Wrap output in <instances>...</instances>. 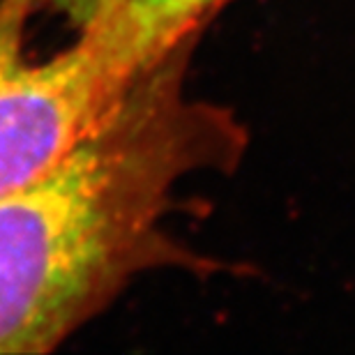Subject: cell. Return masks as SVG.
<instances>
[{
    "instance_id": "1",
    "label": "cell",
    "mask_w": 355,
    "mask_h": 355,
    "mask_svg": "<svg viewBox=\"0 0 355 355\" xmlns=\"http://www.w3.org/2000/svg\"><path fill=\"white\" fill-rule=\"evenodd\" d=\"M194 42L148 67L58 164L0 194V355L53 351L137 277L194 266L168 233L175 191L245 146L233 116L187 95Z\"/></svg>"
},
{
    "instance_id": "2",
    "label": "cell",
    "mask_w": 355,
    "mask_h": 355,
    "mask_svg": "<svg viewBox=\"0 0 355 355\" xmlns=\"http://www.w3.org/2000/svg\"><path fill=\"white\" fill-rule=\"evenodd\" d=\"M31 26L21 7H0V194L58 164L180 44H159L127 26H95L37 53Z\"/></svg>"
},
{
    "instance_id": "3",
    "label": "cell",
    "mask_w": 355,
    "mask_h": 355,
    "mask_svg": "<svg viewBox=\"0 0 355 355\" xmlns=\"http://www.w3.org/2000/svg\"><path fill=\"white\" fill-rule=\"evenodd\" d=\"M95 17L118 19L157 40L201 33L226 0H74Z\"/></svg>"
}]
</instances>
